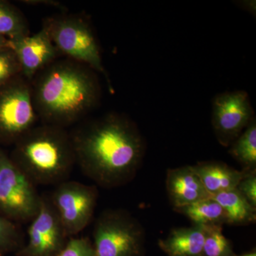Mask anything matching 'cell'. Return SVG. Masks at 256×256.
Wrapping results in <instances>:
<instances>
[{"label":"cell","instance_id":"cell-1","mask_svg":"<svg viewBox=\"0 0 256 256\" xmlns=\"http://www.w3.org/2000/svg\"><path fill=\"white\" fill-rule=\"evenodd\" d=\"M76 164L100 188L132 181L142 164L146 143L137 126L124 114H109L70 133Z\"/></svg>","mask_w":256,"mask_h":256},{"label":"cell","instance_id":"cell-2","mask_svg":"<svg viewBox=\"0 0 256 256\" xmlns=\"http://www.w3.org/2000/svg\"><path fill=\"white\" fill-rule=\"evenodd\" d=\"M30 84L34 106L42 124L68 127L94 110L100 100L95 70L67 58L47 66Z\"/></svg>","mask_w":256,"mask_h":256},{"label":"cell","instance_id":"cell-3","mask_svg":"<svg viewBox=\"0 0 256 256\" xmlns=\"http://www.w3.org/2000/svg\"><path fill=\"white\" fill-rule=\"evenodd\" d=\"M10 158L36 186L68 180L76 164L70 132L46 124L35 126L18 139Z\"/></svg>","mask_w":256,"mask_h":256},{"label":"cell","instance_id":"cell-4","mask_svg":"<svg viewBox=\"0 0 256 256\" xmlns=\"http://www.w3.org/2000/svg\"><path fill=\"white\" fill-rule=\"evenodd\" d=\"M42 28L60 54L106 75L100 47L88 21L80 15L62 14L45 18Z\"/></svg>","mask_w":256,"mask_h":256},{"label":"cell","instance_id":"cell-5","mask_svg":"<svg viewBox=\"0 0 256 256\" xmlns=\"http://www.w3.org/2000/svg\"><path fill=\"white\" fill-rule=\"evenodd\" d=\"M92 237L96 256H141L144 252V228L126 210L102 212L94 224Z\"/></svg>","mask_w":256,"mask_h":256},{"label":"cell","instance_id":"cell-6","mask_svg":"<svg viewBox=\"0 0 256 256\" xmlns=\"http://www.w3.org/2000/svg\"><path fill=\"white\" fill-rule=\"evenodd\" d=\"M36 186L5 153L0 144V215L15 223L31 222L40 210Z\"/></svg>","mask_w":256,"mask_h":256},{"label":"cell","instance_id":"cell-7","mask_svg":"<svg viewBox=\"0 0 256 256\" xmlns=\"http://www.w3.org/2000/svg\"><path fill=\"white\" fill-rule=\"evenodd\" d=\"M38 120L30 82L20 74L0 88V144H14Z\"/></svg>","mask_w":256,"mask_h":256},{"label":"cell","instance_id":"cell-8","mask_svg":"<svg viewBox=\"0 0 256 256\" xmlns=\"http://www.w3.org/2000/svg\"><path fill=\"white\" fill-rule=\"evenodd\" d=\"M50 198L67 236L72 238L92 222L98 190L96 185L68 180L56 185Z\"/></svg>","mask_w":256,"mask_h":256},{"label":"cell","instance_id":"cell-9","mask_svg":"<svg viewBox=\"0 0 256 256\" xmlns=\"http://www.w3.org/2000/svg\"><path fill=\"white\" fill-rule=\"evenodd\" d=\"M30 223L28 240L16 252L18 256H56L68 240L50 196L46 195H41L40 210Z\"/></svg>","mask_w":256,"mask_h":256},{"label":"cell","instance_id":"cell-10","mask_svg":"<svg viewBox=\"0 0 256 256\" xmlns=\"http://www.w3.org/2000/svg\"><path fill=\"white\" fill-rule=\"evenodd\" d=\"M248 94L235 90L218 94L212 102V126L218 142L229 146L255 118Z\"/></svg>","mask_w":256,"mask_h":256},{"label":"cell","instance_id":"cell-11","mask_svg":"<svg viewBox=\"0 0 256 256\" xmlns=\"http://www.w3.org/2000/svg\"><path fill=\"white\" fill-rule=\"evenodd\" d=\"M9 41L10 48L14 52L21 67V75L30 82L60 55L44 28L32 36Z\"/></svg>","mask_w":256,"mask_h":256},{"label":"cell","instance_id":"cell-12","mask_svg":"<svg viewBox=\"0 0 256 256\" xmlns=\"http://www.w3.org/2000/svg\"><path fill=\"white\" fill-rule=\"evenodd\" d=\"M166 188L173 208L210 197L192 166L168 170Z\"/></svg>","mask_w":256,"mask_h":256},{"label":"cell","instance_id":"cell-13","mask_svg":"<svg viewBox=\"0 0 256 256\" xmlns=\"http://www.w3.org/2000/svg\"><path fill=\"white\" fill-rule=\"evenodd\" d=\"M192 168L210 196L236 188L246 172L217 161L202 162Z\"/></svg>","mask_w":256,"mask_h":256},{"label":"cell","instance_id":"cell-14","mask_svg":"<svg viewBox=\"0 0 256 256\" xmlns=\"http://www.w3.org/2000/svg\"><path fill=\"white\" fill-rule=\"evenodd\" d=\"M205 226L193 225L173 229L158 245L168 256H202Z\"/></svg>","mask_w":256,"mask_h":256},{"label":"cell","instance_id":"cell-15","mask_svg":"<svg viewBox=\"0 0 256 256\" xmlns=\"http://www.w3.org/2000/svg\"><path fill=\"white\" fill-rule=\"evenodd\" d=\"M210 197L223 208L226 216V224L245 226L255 223L256 208L248 202L236 188Z\"/></svg>","mask_w":256,"mask_h":256},{"label":"cell","instance_id":"cell-16","mask_svg":"<svg viewBox=\"0 0 256 256\" xmlns=\"http://www.w3.org/2000/svg\"><path fill=\"white\" fill-rule=\"evenodd\" d=\"M174 210L188 217L193 225L210 226L226 224L225 212L220 204L212 197L186 206L174 208Z\"/></svg>","mask_w":256,"mask_h":256},{"label":"cell","instance_id":"cell-17","mask_svg":"<svg viewBox=\"0 0 256 256\" xmlns=\"http://www.w3.org/2000/svg\"><path fill=\"white\" fill-rule=\"evenodd\" d=\"M229 148V153L242 165V170H256V118Z\"/></svg>","mask_w":256,"mask_h":256},{"label":"cell","instance_id":"cell-18","mask_svg":"<svg viewBox=\"0 0 256 256\" xmlns=\"http://www.w3.org/2000/svg\"><path fill=\"white\" fill-rule=\"evenodd\" d=\"M30 36L28 20L16 6L0 0V36L9 40Z\"/></svg>","mask_w":256,"mask_h":256},{"label":"cell","instance_id":"cell-19","mask_svg":"<svg viewBox=\"0 0 256 256\" xmlns=\"http://www.w3.org/2000/svg\"><path fill=\"white\" fill-rule=\"evenodd\" d=\"M234 254L232 244L224 235L222 226H205L202 256H232Z\"/></svg>","mask_w":256,"mask_h":256},{"label":"cell","instance_id":"cell-20","mask_svg":"<svg viewBox=\"0 0 256 256\" xmlns=\"http://www.w3.org/2000/svg\"><path fill=\"white\" fill-rule=\"evenodd\" d=\"M24 244V235L18 224L0 215V256L18 252Z\"/></svg>","mask_w":256,"mask_h":256},{"label":"cell","instance_id":"cell-21","mask_svg":"<svg viewBox=\"0 0 256 256\" xmlns=\"http://www.w3.org/2000/svg\"><path fill=\"white\" fill-rule=\"evenodd\" d=\"M21 74L18 58L10 48L0 50V88Z\"/></svg>","mask_w":256,"mask_h":256},{"label":"cell","instance_id":"cell-22","mask_svg":"<svg viewBox=\"0 0 256 256\" xmlns=\"http://www.w3.org/2000/svg\"><path fill=\"white\" fill-rule=\"evenodd\" d=\"M56 256H96L94 245L88 237H72Z\"/></svg>","mask_w":256,"mask_h":256},{"label":"cell","instance_id":"cell-23","mask_svg":"<svg viewBox=\"0 0 256 256\" xmlns=\"http://www.w3.org/2000/svg\"><path fill=\"white\" fill-rule=\"evenodd\" d=\"M236 188L248 202L256 208V170H246Z\"/></svg>","mask_w":256,"mask_h":256},{"label":"cell","instance_id":"cell-24","mask_svg":"<svg viewBox=\"0 0 256 256\" xmlns=\"http://www.w3.org/2000/svg\"><path fill=\"white\" fill-rule=\"evenodd\" d=\"M24 4L28 5H44V6H53L58 8L62 12H65V6L58 2L54 0H25L23 1Z\"/></svg>","mask_w":256,"mask_h":256},{"label":"cell","instance_id":"cell-25","mask_svg":"<svg viewBox=\"0 0 256 256\" xmlns=\"http://www.w3.org/2000/svg\"><path fill=\"white\" fill-rule=\"evenodd\" d=\"M4 48H10V41L4 37L0 36V50Z\"/></svg>","mask_w":256,"mask_h":256},{"label":"cell","instance_id":"cell-26","mask_svg":"<svg viewBox=\"0 0 256 256\" xmlns=\"http://www.w3.org/2000/svg\"><path fill=\"white\" fill-rule=\"evenodd\" d=\"M232 256H256V249L252 250V252H245V254H240V255H237V254H234Z\"/></svg>","mask_w":256,"mask_h":256}]
</instances>
